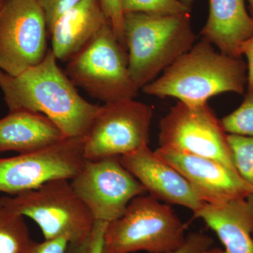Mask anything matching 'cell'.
<instances>
[{
  "mask_svg": "<svg viewBox=\"0 0 253 253\" xmlns=\"http://www.w3.org/2000/svg\"><path fill=\"white\" fill-rule=\"evenodd\" d=\"M56 60L49 50L41 63L18 76L0 70V88L9 111L41 113L66 137H83L101 106L82 97Z\"/></svg>",
  "mask_w": 253,
  "mask_h": 253,
  "instance_id": "obj_1",
  "label": "cell"
},
{
  "mask_svg": "<svg viewBox=\"0 0 253 253\" xmlns=\"http://www.w3.org/2000/svg\"><path fill=\"white\" fill-rule=\"evenodd\" d=\"M247 71L241 58L216 51L202 38L141 89L150 96L176 98L184 104H208L211 97L222 93L244 94Z\"/></svg>",
  "mask_w": 253,
  "mask_h": 253,
  "instance_id": "obj_2",
  "label": "cell"
},
{
  "mask_svg": "<svg viewBox=\"0 0 253 253\" xmlns=\"http://www.w3.org/2000/svg\"><path fill=\"white\" fill-rule=\"evenodd\" d=\"M128 66L139 89L189 51L196 42L191 15L124 14Z\"/></svg>",
  "mask_w": 253,
  "mask_h": 253,
  "instance_id": "obj_3",
  "label": "cell"
},
{
  "mask_svg": "<svg viewBox=\"0 0 253 253\" xmlns=\"http://www.w3.org/2000/svg\"><path fill=\"white\" fill-rule=\"evenodd\" d=\"M186 229L170 206L141 195L123 216L108 223L103 253H172L185 241Z\"/></svg>",
  "mask_w": 253,
  "mask_h": 253,
  "instance_id": "obj_4",
  "label": "cell"
},
{
  "mask_svg": "<svg viewBox=\"0 0 253 253\" xmlns=\"http://www.w3.org/2000/svg\"><path fill=\"white\" fill-rule=\"evenodd\" d=\"M0 208L31 218L47 241H81L89 235L96 221L66 179H54L37 189L1 198Z\"/></svg>",
  "mask_w": 253,
  "mask_h": 253,
  "instance_id": "obj_5",
  "label": "cell"
},
{
  "mask_svg": "<svg viewBox=\"0 0 253 253\" xmlns=\"http://www.w3.org/2000/svg\"><path fill=\"white\" fill-rule=\"evenodd\" d=\"M66 73L75 85L105 104L134 99L139 89L129 72L126 50L109 22L69 59Z\"/></svg>",
  "mask_w": 253,
  "mask_h": 253,
  "instance_id": "obj_6",
  "label": "cell"
},
{
  "mask_svg": "<svg viewBox=\"0 0 253 253\" xmlns=\"http://www.w3.org/2000/svg\"><path fill=\"white\" fill-rule=\"evenodd\" d=\"M161 149L214 160L236 170L227 134L208 104L179 101L160 123Z\"/></svg>",
  "mask_w": 253,
  "mask_h": 253,
  "instance_id": "obj_7",
  "label": "cell"
},
{
  "mask_svg": "<svg viewBox=\"0 0 253 253\" xmlns=\"http://www.w3.org/2000/svg\"><path fill=\"white\" fill-rule=\"evenodd\" d=\"M152 108L134 99L105 104L84 136L87 161L120 157L148 146Z\"/></svg>",
  "mask_w": 253,
  "mask_h": 253,
  "instance_id": "obj_8",
  "label": "cell"
},
{
  "mask_svg": "<svg viewBox=\"0 0 253 253\" xmlns=\"http://www.w3.org/2000/svg\"><path fill=\"white\" fill-rule=\"evenodd\" d=\"M45 14L37 0H7L0 8V70L16 76L47 54Z\"/></svg>",
  "mask_w": 253,
  "mask_h": 253,
  "instance_id": "obj_9",
  "label": "cell"
},
{
  "mask_svg": "<svg viewBox=\"0 0 253 253\" xmlns=\"http://www.w3.org/2000/svg\"><path fill=\"white\" fill-rule=\"evenodd\" d=\"M85 161L84 136L66 138L45 149L0 158V192L13 196L54 179L71 180Z\"/></svg>",
  "mask_w": 253,
  "mask_h": 253,
  "instance_id": "obj_10",
  "label": "cell"
},
{
  "mask_svg": "<svg viewBox=\"0 0 253 253\" xmlns=\"http://www.w3.org/2000/svg\"><path fill=\"white\" fill-rule=\"evenodd\" d=\"M70 181L95 220L106 222L123 216L129 203L146 191L119 157L86 160L81 171Z\"/></svg>",
  "mask_w": 253,
  "mask_h": 253,
  "instance_id": "obj_11",
  "label": "cell"
},
{
  "mask_svg": "<svg viewBox=\"0 0 253 253\" xmlns=\"http://www.w3.org/2000/svg\"><path fill=\"white\" fill-rule=\"evenodd\" d=\"M156 153L189 181L206 204H220L253 194V188L236 171L214 160L161 148Z\"/></svg>",
  "mask_w": 253,
  "mask_h": 253,
  "instance_id": "obj_12",
  "label": "cell"
},
{
  "mask_svg": "<svg viewBox=\"0 0 253 253\" xmlns=\"http://www.w3.org/2000/svg\"><path fill=\"white\" fill-rule=\"evenodd\" d=\"M119 158L149 195L158 201L189 208L194 213L206 204L180 173L148 146Z\"/></svg>",
  "mask_w": 253,
  "mask_h": 253,
  "instance_id": "obj_13",
  "label": "cell"
},
{
  "mask_svg": "<svg viewBox=\"0 0 253 253\" xmlns=\"http://www.w3.org/2000/svg\"><path fill=\"white\" fill-rule=\"evenodd\" d=\"M194 214L216 233L226 253H253V204L247 199L205 204Z\"/></svg>",
  "mask_w": 253,
  "mask_h": 253,
  "instance_id": "obj_14",
  "label": "cell"
},
{
  "mask_svg": "<svg viewBox=\"0 0 253 253\" xmlns=\"http://www.w3.org/2000/svg\"><path fill=\"white\" fill-rule=\"evenodd\" d=\"M108 22L99 0H81L64 13L50 30L51 51L56 59L69 60Z\"/></svg>",
  "mask_w": 253,
  "mask_h": 253,
  "instance_id": "obj_15",
  "label": "cell"
},
{
  "mask_svg": "<svg viewBox=\"0 0 253 253\" xmlns=\"http://www.w3.org/2000/svg\"><path fill=\"white\" fill-rule=\"evenodd\" d=\"M201 34L223 54L241 58L243 43L253 35V18L244 0H210L209 15Z\"/></svg>",
  "mask_w": 253,
  "mask_h": 253,
  "instance_id": "obj_16",
  "label": "cell"
},
{
  "mask_svg": "<svg viewBox=\"0 0 253 253\" xmlns=\"http://www.w3.org/2000/svg\"><path fill=\"white\" fill-rule=\"evenodd\" d=\"M66 136L44 115L28 111H9L0 119V154H28L45 149Z\"/></svg>",
  "mask_w": 253,
  "mask_h": 253,
  "instance_id": "obj_17",
  "label": "cell"
},
{
  "mask_svg": "<svg viewBox=\"0 0 253 253\" xmlns=\"http://www.w3.org/2000/svg\"><path fill=\"white\" fill-rule=\"evenodd\" d=\"M33 241L24 217L0 208V253H26Z\"/></svg>",
  "mask_w": 253,
  "mask_h": 253,
  "instance_id": "obj_18",
  "label": "cell"
},
{
  "mask_svg": "<svg viewBox=\"0 0 253 253\" xmlns=\"http://www.w3.org/2000/svg\"><path fill=\"white\" fill-rule=\"evenodd\" d=\"M227 141L236 172L253 188V136L227 134ZM247 199L253 204V194Z\"/></svg>",
  "mask_w": 253,
  "mask_h": 253,
  "instance_id": "obj_19",
  "label": "cell"
},
{
  "mask_svg": "<svg viewBox=\"0 0 253 253\" xmlns=\"http://www.w3.org/2000/svg\"><path fill=\"white\" fill-rule=\"evenodd\" d=\"M228 134L253 136V85H248L247 94L241 106L220 120Z\"/></svg>",
  "mask_w": 253,
  "mask_h": 253,
  "instance_id": "obj_20",
  "label": "cell"
},
{
  "mask_svg": "<svg viewBox=\"0 0 253 253\" xmlns=\"http://www.w3.org/2000/svg\"><path fill=\"white\" fill-rule=\"evenodd\" d=\"M123 14L140 12L156 15L190 14L191 8L180 0H121Z\"/></svg>",
  "mask_w": 253,
  "mask_h": 253,
  "instance_id": "obj_21",
  "label": "cell"
},
{
  "mask_svg": "<svg viewBox=\"0 0 253 253\" xmlns=\"http://www.w3.org/2000/svg\"><path fill=\"white\" fill-rule=\"evenodd\" d=\"M108 223L95 221L89 235L78 242L69 243L65 253H103L104 233Z\"/></svg>",
  "mask_w": 253,
  "mask_h": 253,
  "instance_id": "obj_22",
  "label": "cell"
},
{
  "mask_svg": "<svg viewBox=\"0 0 253 253\" xmlns=\"http://www.w3.org/2000/svg\"><path fill=\"white\" fill-rule=\"evenodd\" d=\"M105 16L114 32L118 42L126 50L124 29V14L121 0H99Z\"/></svg>",
  "mask_w": 253,
  "mask_h": 253,
  "instance_id": "obj_23",
  "label": "cell"
},
{
  "mask_svg": "<svg viewBox=\"0 0 253 253\" xmlns=\"http://www.w3.org/2000/svg\"><path fill=\"white\" fill-rule=\"evenodd\" d=\"M81 0H37L45 14L48 32L56 21L68 10L71 9Z\"/></svg>",
  "mask_w": 253,
  "mask_h": 253,
  "instance_id": "obj_24",
  "label": "cell"
},
{
  "mask_svg": "<svg viewBox=\"0 0 253 253\" xmlns=\"http://www.w3.org/2000/svg\"><path fill=\"white\" fill-rule=\"evenodd\" d=\"M214 241L211 236L201 232L191 233L179 249L169 253H204L212 248Z\"/></svg>",
  "mask_w": 253,
  "mask_h": 253,
  "instance_id": "obj_25",
  "label": "cell"
},
{
  "mask_svg": "<svg viewBox=\"0 0 253 253\" xmlns=\"http://www.w3.org/2000/svg\"><path fill=\"white\" fill-rule=\"evenodd\" d=\"M68 244L65 239L45 240L41 243L33 241L26 253H65Z\"/></svg>",
  "mask_w": 253,
  "mask_h": 253,
  "instance_id": "obj_26",
  "label": "cell"
},
{
  "mask_svg": "<svg viewBox=\"0 0 253 253\" xmlns=\"http://www.w3.org/2000/svg\"><path fill=\"white\" fill-rule=\"evenodd\" d=\"M241 54L245 55L248 60V85H253V35L243 43Z\"/></svg>",
  "mask_w": 253,
  "mask_h": 253,
  "instance_id": "obj_27",
  "label": "cell"
},
{
  "mask_svg": "<svg viewBox=\"0 0 253 253\" xmlns=\"http://www.w3.org/2000/svg\"><path fill=\"white\" fill-rule=\"evenodd\" d=\"M204 253H226V252L223 250L218 249V248H214H214H211V249L205 251Z\"/></svg>",
  "mask_w": 253,
  "mask_h": 253,
  "instance_id": "obj_28",
  "label": "cell"
},
{
  "mask_svg": "<svg viewBox=\"0 0 253 253\" xmlns=\"http://www.w3.org/2000/svg\"><path fill=\"white\" fill-rule=\"evenodd\" d=\"M180 1L181 2L184 3V4L186 5V6L191 8V6L194 4V3L196 0H180Z\"/></svg>",
  "mask_w": 253,
  "mask_h": 253,
  "instance_id": "obj_29",
  "label": "cell"
},
{
  "mask_svg": "<svg viewBox=\"0 0 253 253\" xmlns=\"http://www.w3.org/2000/svg\"><path fill=\"white\" fill-rule=\"evenodd\" d=\"M250 3V6H251V12H252L253 16V0H249Z\"/></svg>",
  "mask_w": 253,
  "mask_h": 253,
  "instance_id": "obj_30",
  "label": "cell"
},
{
  "mask_svg": "<svg viewBox=\"0 0 253 253\" xmlns=\"http://www.w3.org/2000/svg\"><path fill=\"white\" fill-rule=\"evenodd\" d=\"M3 4H4V2H3L2 0H0V7L2 6Z\"/></svg>",
  "mask_w": 253,
  "mask_h": 253,
  "instance_id": "obj_31",
  "label": "cell"
},
{
  "mask_svg": "<svg viewBox=\"0 0 253 253\" xmlns=\"http://www.w3.org/2000/svg\"><path fill=\"white\" fill-rule=\"evenodd\" d=\"M3 2H5V1H7V0H2Z\"/></svg>",
  "mask_w": 253,
  "mask_h": 253,
  "instance_id": "obj_32",
  "label": "cell"
},
{
  "mask_svg": "<svg viewBox=\"0 0 253 253\" xmlns=\"http://www.w3.org/2000/svg\"><path fill=\"white\" fill-rule=\"evenodd\" d=\"M0 8H1V7H0Z\"/></svg>",
  "mask_w": 253,
  "mask_h": 253,
  "instance_id": "obj_33",
  "label": "cell"
}]
</instances>
